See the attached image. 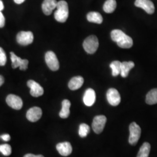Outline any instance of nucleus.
<instances>
[{"mask_svg": "<svg viewBox=\"0 0 157 157\" xmlns=\"http://www.w3.org/2000/svg\"><path fill=\"white\" fill-rule=\"evenodd\" d=\"M111 36L112 40L122 48H130L133 44L132 39L121 30L115 29L112 30Z\"/></svg>", "mask_w": 157, "mask_h": 157, "instance_id": "1", "label": "nucleus"}, {"mask_svg": "<svg viewBox=\"0 0 157 157\" xmlns=\"http://www.w3.org/2000/svg\"><path fill=\"white\" fill-rule=\"evenodd\" d=\"M56 8V11L54 13L56 20L59 22H65L69 16V8L67 2L63 0L58 2Z\"/></svg>", "mask_w": 157, "mask_h": 157, "instance_id": "2", "label": "nucleus"}, {"mask_svg": "<svg viewBox=\"0 0 157 157\" xmlns=\"http://www.w3.org/2000/svg\"><path fill=\"white\" fill-rule=\"evenodd\" d=\"M83 46L84 50L88 54H94L97 50L99 46L98 40L95 36H90L84 40Z\"/></svg>", "mask_w": 157, "mask_h": 157, "instance_id": "3", "label": "nucleus"}, {"mask_svg": "<svg viewBox=\"0 0 157 157\" xmlns=\"http://www.w3.org/2000/svg\"><path fill=\"white\" fill-rule=\"evenodd\" d=\"M129 143L132 146H135L140 137V127L136 122H132L129 126Z\"/></svg>", "mask_w": 157, "mask_h": 157, "instance_id": "4", "label": "nucleus"}, {"mask_svg": "<svg viewBox=\"0 0 157 157\" xmlns=\"http://www.w3.org/2000/svg\"><path fill=\"white\" fill-rule=\"evenodd\" d=\"M45 62L47 66L52 71H58L59 68V63L56 54L52 51H48L45 56Z\"/></svg>", "mask_w": 157, "mask_h": 157, "instance_id": "5", "label": "nucleus"}, {"mask_svg": "<svg viewBox=\"0 0 157 157\" xmlns=\"http://www.w3.org/2000/svg\"><path fill=\"white\" fill-rule=\"evenodd\" d=\"M33 34L30 31H21L17 34V42L21 45H28L30 44L33 43Z\"/></svg>", "mask_w": 157, "mask_h": 157, "instance_id": "6", "label": "nucleus"}, {"mask_svg": "<svg viewBox=\"0 0 157 157\" xmlns=\"http://www.w3.org/2000/svg\"><path fill=\"white\" fill-rule=\"evenodd\" d=\"M107 122V118L104 115L96 116L92 123V128L97 134H100L103 131Z\"/></svg>", "mask_w": 157, "mask_h": 157, "instance_id": "7", "label": "nucleus"}, {"mask_svg": "<svg viewBox=\"0 0 157 157\" xmlns=\"http://www.w3.org/2000/svg\"><path fill=\"white\" fill-rule=\"evenodd\" d=\"M11 59L12 67L13 69L19 67L21 71H25L28 67L29 61L28 59H22L16 56L13 52H11Z\"/></svg>", "mask_w": 157, "mask_h": 157, "instance_id": "8", "label": "nucleus"}, {"mask_svg": "<svg viewBox=\"0 0 157 157\" xmlns=\"http://www.w3.org/2000/svg\"><path fill=\"white\" fill-rule=\"evenodd\" d=\"M107 100L109 104L116 107L121 102V95L118 90L113 88H111L108 90L107 93Z\"/></svg>", "mask_w": 157, "mask_h": 157, "instance_id": "9", "label": "nucleus"}, {"mask_svg": "<svg viewBox=\"0 0 157 157\" xmlns=\"http://www.w3.org/2000/svg\"><path fill=\"white\" fill-rule=\"evenodd\" d=\"M7 104L12 108L17 110H19L23 106V101L22 99L16 95L10 94L6 98Z\"/></svg>", "mask_w": 157, "mask_h": 157, "instance_id": "10", "label": "nucleus"}, {"mask_svg": "<svg viewBox=\"0 0 157 157\" xmlns=\"http://www.w3.org/2000/svg\"><path fill=\"white\" fill-rule=\"evenodd\" d=\"M136 6L142 8L148 14H152L155 11V6L150 0H136Z\"/></svg>", "mask_w": 157, "mask_h": 157, "instance_id": "11", "label": "nucleus"}, {"mask_svg": "<svg viewBox=\"0 0 157 157\" xmlns=\"http://www.w3.org/2000/svg\"><path fill=\"white\" fill-rule=\"evenodd\" d=\"M28 86L30 89V94L34 97H39L44 94V89L38 83L33 80L28 82Z\"/></svg>", "mask_w": 157, "mask_h": 157, "instance_id": "12", "label": "nucleus"}, {"mask_svg": "<svg viewBox=\"0 0 157 157\" xmlns=\"http://www.w3.org/2000/svg\"><path fill=\"white\" fill-rule=\"evenodd\" d=\"M42 110L39 107H34L29 109L26 113V118L29 121L35 122L39 121L42 116Z\"/></svg>", "mask_w": 157, "mask_h": 157, "instance_id": "13", "label": "nucleus"}, {"mask_svg": "<svg viewBox=\"0 0 157 157\" xmlns=\"http://www.w3.org/2000/svg\"><path fill=\"white\" fill-rule=\"evenodd\" d=\"M56 150L62 156L67 157L72 152V147L69 142H63L58 143L56 146Z\"/></svg>", "mask_w": 157, "mask_h": 157, "instance_id": "14", "label": "nucleus"}, {"mask_svg": "<svg viewBox=\"0 0 157 157\" xmlns=\"http://www.w3.org/2000/svg\"><path fill=\"white\" fill-rule=\"evenodd\" d=\"M96 95L94 90L92 89H88L86 90L83 96V102L87 107L92 106L95 101Z\"/></svg>", "mask_w": 157, "mask_h": 157, "instance_id": "15", "label": "nucleus"}, {"mask_svg": "<svg viewBox=\"0 0 157 157\" xmlns=\"http://www.w3.org/2000/svg\"><path fill=\"white\" fill-rule=\"evenodd\" d=\"M58 2L56 0H44L42 4V10L46 15H50L56 9Z\"/></svg>", "mask_w": 157, "mask_h": 157, "instance_id": "16", "label": "nucleus"}, {"mask_svg": "<svg viewBox=\"0 0 157 157\" xmlns=\"http://www.w3.org/2000/svg\"><path fill=\"white\" fill-rule=\"evenodd\" d=\"M84 83V78L82 76H75L71 78L68 83L69 88L72 90H76L80 89Z\"/></svg>", "mask_w": 157, "mask_h": 157, "instance_id": "17", "label": "nucleus"}, {"mask_svg": "<svg viewBox=\"0 0 157 157\" xmlns=\"http://www.w3.org/2000/svg\"><path fill=\"white\" fill-rule=\"evenodd\" d=\"M71 102L68 100H64L62 102V109L59 112V117L63 119L68 118L70 115Z\"/></svg>", "mask_w": 157, "mask_h": 157, "instance_id": "18", "label": "nucleus"}, {"mask_svg": "<svg viewBox=\"0 0 157 157\" xmlns=\"http://www.w3.org/2000/svg\"><path fill=\"white\" fill-rule=\"evenodd\" d=\"M135 67V63L132 61L123 62L121 66V75L122 78H126L129 75L130 71Z\"/></svg>", "mask_w": 157, "mask_h": 157, "instance_id": "19", "label": "nucleus"}, {"mask_svg": "<svg viewBox=\"0 0 157 157\" xmlns=\"http://www.w3.org/2000/svg\"><path fill=\"white\" fill-rule=\"evenodd\" d=\"M87 19L90 22L101 24L103 21V18L101 14L97 12H91L87 15Z\"/></svg>", "mask_w": 157, "mask_h": 157, "instance_id": "20", "label": "nucleus"}, {"mask_svg": "<svg viewBox=\"0 0 157 157\" xmlns=\"http://www.w3.org/2000/svg\"><path fill=\"white\" fill-rule=\"evenodd\" d=\"M146 103L148 105H154L157 103V89L150 90L146 95Z\"/></svg>", "mask_w": 157, "mask_h": 157, "instance_id": "21", "label": "nucleus"}, {"mask_svg": "<svg viewBox=\"0 0 157 157\" xmlns=\"http://www.w3.org/2000/svg\"><path fill=\"white\" fill-rule=\"evenodd\" d=\"M150 144L147 142L144 143L139 150L137 157H148L150 152Z\"/></svg>", "mask_w": 157, "mask_h": 157, "instance_id": "22", "label": "nucleus"}, {"mask_svg": "<svg viewBox=\"0 0 157 157\" xmlns=\"http://www.w3.org/2000/svg\"><path fill=\"white\" fill-rule=\"evenodd\" d=\"M117 7V2L115 0H107L103 6L104 11L108 13H111L114 11Z\"/></svg>", "mask_w": 157, "mask_h": 157, "instance_id": "23", "label": "nucleus"}, {"mask_svg": "<svg viewBox=\"0 0 157 157\" xmlns=\"http://www.w3.org/2000/svg\"><path fill=\"white\" fill-rule=\"evenodd\" d=\"M122 63L119 61H114L111 62L109 67L112 69V76H117L121 72Z\"/></svg>", "mask_w": 157, "mask_h": 157, "instance_id": "24", "label": "nucleus"}, {"mask_svg": "<svg viewBox=\"0 0 157 157\" xmlns=\"http://www.w3.org/2000/svg\"><path fill=\"white\" fill-rule=\"evenodd\" d=\"M90 132V127L86 124H82L79 126L78 135L81 137H86Z\"/></svg>", "mask_w": 157, "mask_h": 157, "instance_id": "25", "label": "nucleus"}, {"mask_svg": "<svg viewBox=\"0 0 157 157\" xmlns=\"http://www.w3.org/2000/svg\"><path fill=\"white\" fill-rule=\"evenodd\" d=\"M0 152L5 156H9L11 154V147L7 144L0 145Z\"/></svg>", "mask_w": 157, "mask_h": 157, "instance_id": "26", "label": "nucleus"}, {"mask_svg": "<svg viewBox=\"0 0 157 157\" xmlns=\"http://www.w3.org/2000/svg\"><path fill=\"white\" fill-rule=\"evenodd\" d=\"M6 62V52L2 48L0 47V66H4Z\"/></svg>", "mask_w": 157, "mask_h": 157, "instance_id": "27", "label": "nucleus"}, {"mask_svg": "<svg viewBox=\"0 0 157 157\" xmlns=\"http://www.w3.org/2000/svg\"><path fill=\"white\" fill-rule=\"evenodd\" d=\"M5 22H6L5 17L3 15L1 11H0V28H2L5 26Z\"/></svg>", "mask_w": 157, "mask_h": 157, "instance_id": "28", "label": "nucleus"}, {"mask_svg": "<svg viewBox=\"0 0 157 157\" xmlns=\"http://www.w3.org/2000/svg\"><path fill=\"white\" fill-rule=\"evenodd\" d=\"M1 138L3 140L6 141H8L10 140V139H11L10 135H8V134H4V135H2L1 136Z\"/></svg>", "mask_w": 157, "mask_h": 157, "instance_id": "29", "label": "nucleus"}, {"mask_svg": "<svg viewBox=\"0 0 157 157\" xmlns=\"http://www.w3.org/2000/svg\"><path fill=\"white\" fill-rule=\"evenodd\" d=\"M23 157H44L42 155H34L32 154H26Z\"/></svg>", "mask_w": 157, "mask_h": 157, "instance_id": "30", "label": "nucleus"}, {"mask_svg": "<svg viewBox=\"0 0 157 157\" xmlns=\"http://www.w3.org/2000/svg\"><path fill=\"white\" fill-rule=\"evenodd\" d=\"M4 78L2 76L0 75V87L4 84Z\"/></svg>", "mask_w": 157, "mask_h": 157, "instance_id": "31", "label": "nucleus"}, {"mask_svg": "<svg viewBox=\"0 0 157 157\" xmlns=\"http://www.w3.org/2000/svg\"><path fill=\"white\" fill-rule=\"evenodd\" d=\"M4 8V4H3L2 1L1 0H0V11H2Z\"/></svg>", "mask_w": 157, "mask_h": 157, "instance_id": "32", "label": "nucleus"}, {"mask_svg": "<svg viewBox=\"0 0 157 157\" xmlns=\"http://www.w3.org/2000/svg\"><path fill=\"white\" fill-rule=\"evenodd\" d=\"M13 1L17 4H21L23 3L25 0H13Z\"/></svg>", "mask_w": 157, "mask_h": 157, "instance_id": "33", "label": "nucleus"}]
</instances>
